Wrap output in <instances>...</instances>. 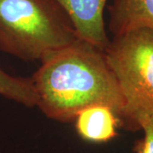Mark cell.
Returning a JSON list of instances; mask_svg holds the SVG:
<instances>
[{"mask_svg":"<svg viewBox=\"0 0 153 153\" xmlns=\"http://www.w3.org/2000/svg\"><path fill=\"white\" fill-rule=\"evenodd\" d=\"M37 107L48 118L73 122L82 109L109 105L120 123L124 100L104 50L81 39L45 56L31 76Z\"/></svg>","mask_w":153,"mask_h":153,"instance_id":"6da1fadb","label":"cell"},{"mask_svg":"<svg viewBox=\"0 0 153 153\" xmlns=\"http://www.w3.org/2000/svg\"><path fill=\"white\" fill-rule=\"evenodd\" d=\"M0 96L26 107H35L38 96L31 77L15 76L0 65Z\"/></svg>","mask_w":153,"mask_h":153,"instance_id":"52a82bcc","label":"cell"},{"mask_svg":"<svg viewBox=\"0 0 153 153\" xmlns=\"http://www.w3.org/2000/svg\"><path fill=\"white\" fill-rule=\"evenodd\" d=\"M124 100L121 128L136 131V119L153 116V30L114 35L104 50Z\"/></svg>","mask_w":153,"mask_h":153,"instance_id":"3957f363","label":"cell"},{"mask_svg":"<svg viewBox=\"0 0 153 153\" xmlns=\"http://www.w3.org/2000/svg\"><path fill=\"white\" fill-rule=\"evenodd\" d=\"M136 127L137 130H142L144 135L135 143L134 153H153V116L138 117Z\"/></svg>","mask_w":153,"mask_h":153,"instance_id":"ba28073f","label":"cell"},{"mask_svg":"<svg viewBox=\"0 0 153 153\" xmlns=\"http://www.w3.org/2000/svg\"><path fill=\"white\" fill-rule=\"evenodd\" d=\"M73 122L77 134L91 143H105L117 136L120 119L109 105L96 104L82 109Z\"/></svg>","mask_w":153,"mask_h":153,"instance_id":"5b68a950","label":"cell"},{"mask_svg":"<svg viewBox=\"0 0 153 153\" xmlns=\"http://www.w3.org/2000/svg\"><path fill=\"white\" fill-rule=\"evenodd\" d=\"M77 39L55 0H0V52L40 61Z\"/></svg>","mask_w":153,"mask_h":153,"instance_id":"7a4b0ae2","label":"cell"},{"mask_svg":"<svg viewBox=\"0 0 153 153\" xmlns=\"http://www.w3.org/2000/svg\"><path fill=\"white\" fill-rule=\"evenodd\" d=\"M108 12L113 35L139 28L153 30V0H113Z\"/></svg>","mask_w":153,"mask_h":153,"instance_id":"8992f818","label":"cell"},{"mask_svg":"<svg viewBox=\"0 0 153 153\" xmlns=\"http://www.w3.org/2000/svg\"><path fill=\"white\" fill-rule=\"evenodd\" d=\"M71 20L77 38L105 50L110 39L104 21L108 0H55Z\"/></svg>","mask_w":153,"mask_h":153,"instance_id":"277c9868","label":"cell"}]
</instances>
